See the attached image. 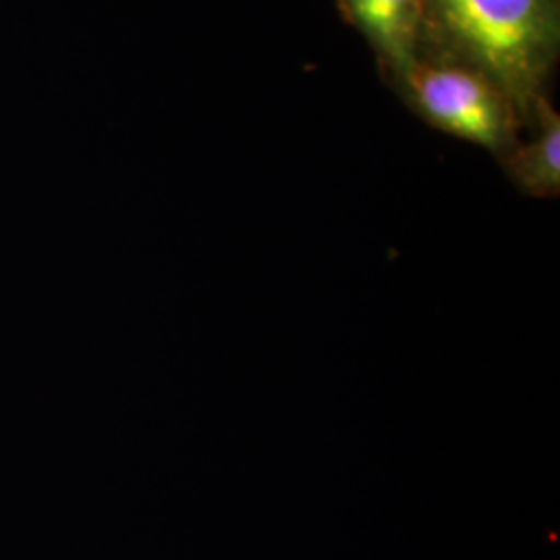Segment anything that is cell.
I'll list each match as a JSON object with an SVG mask.
<instances>
[{
	"label": "cell",
	"instance_id": "obj_2",
	"mask_svg": "<svg viewBox=\"0 0 560 560\" xmlns=\"http://www.w3.org/2000/svg\"><path fill=\"white\" fill-rule=\"evenodd\" d=\"M393 88L428 125L478 143L501 161L520 141L523 122L515 104L499 83L469 65L421 55Z\"/></svg>",
	"mask_w": 560,
	"mask_h": 560
},
{
	"label": "cell",
	"instance_id": "obj_1",
	"mask_svg": "<svg viewBox=\"0 0 560 560\" xmlns=\"http://www.w3.org/2000/svg\"><path fill=\"white\" fill-rule=\"evenodd\" d=\"M425 50L499 83L523 127L559 62L560 0H423Z\"/></svg>",
	"mask_w": 560,
	"mask_h": 560
},
{
	"label": "cell",
	"instance_id": "obj_3",
	"mask_svg": "<svg viewBox=\"0 0 560 560\" xmlns=\"http://www.w3.org/2000/svg\"><path fill=\"white\" fill-rule=\"evenodd\" d=\"M337 7L374 50L386 83L393 85L423 55V0H337Z\"/></svg>",
	"mask_w": 560,
	"mask_h": 560
},
{
	"label": "cell",
	"instance_id": "obj_4",
	"mask_svg": "<svg viewBox=\"0 0 560 560\" xmlns=\"http://www.w3.org/2000/svg\"><path fill=\"white\" fill-rule=\"evenodd\" d=\"M532 138L517 141L502 159V166L523 194L532 198H559L560 117L548 98L536 106Z\"/></svg>",
	"mask_w": 560,
	"mask_h": 560
}]
</instances>
